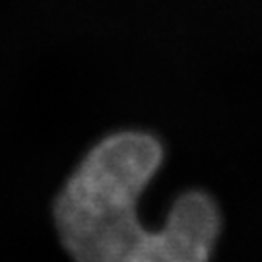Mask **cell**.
<instances>
[{"label":"cell","mask_w":262,"mask_h":262,"mask_svg":"<svg viewBox=\"0 0 262 262\" xmlns=\"http://www.w3.org/2000/svg\"><path fill=\"white\" fill-rule=\"evenodd\" d=\"M163 161L148 132H115L94 146L62 187L56 229L74 262H210L220 212L206 192L181 194L159 231L138 220V196Z\"/></svg>","instance_id":"6da1fadb"}]
</instances>
